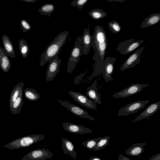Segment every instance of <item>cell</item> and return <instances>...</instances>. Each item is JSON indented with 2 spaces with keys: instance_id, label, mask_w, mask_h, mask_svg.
I'll return each instance as SVG.
<instances>
[{
  "instance_id": "cb8c5ba5",
  "label": "cell",
  "mask_w": 160,
  "mask_h": 160,
  "mask_svg": "<svg viewBox=\"0 0 160 160\" xmlns=\"http://www.w3.org/2000/svg\"><path fill=\"white\" fill-rule=\"evenodd\" d=\"M25 84L22 81L15 85L12 91L9 99V105H11L17 98L19 95L23 92Z\"/></svg>"
},
{
  "instance_id": "ffe728a7",
  "label": "cell",
  "mask_w": 160,
  "mask_h": 160,
  "mask_svg": "<svg viewBox=\"0 0 160 160\" xmlns=\"http://www.w3.org/2000/svg\"><path fill=\"white\" fill-rule=\"evenodd\" d=\"M146 144V142L133 144L125 152V153L132 156H138L144 152V147Z\"/></svg>"
},
{
  "instance_id": "83f0119b",
  "label": "cell",
  "mask_w": 160,
  "mask_h": 160,
  "mask_svg": "<svg viewBox=\"0 0 160 160\" xmlns=\"http://www.w3.org/2000/svg\"><path fill=\"white\" fill-rule=\"evenodd\" d=\"M19 48L22 58H27L29 51V46L25 40L21 39L19 41Z\"/></svg>"
},
{
  "instance_id": "ba28073f",
  "label": "cell",
  "mask_w": 160,
  "mask_h": 160,
  "mask_svg": "<svg viewBox=\"0 0 160 160\" xmlns=\"http://www.w3.org/2000/svg\"><path fill=\"white\" fill-rule=\"evenodd\" d=\"M53 154L45 148L37 149L28 152L22 160H45L52 157Z\"/></svg>"
},
{
  "instance_id": "1f68e13d",
  "label": "cell",
  "mask_w": 160,
  "mask_h": 160,
  "mask_svg": "<svg viewBox=\"0 0 160 160\" xmlns=\"http://www.w3.org/2000/svg\"><path fill=\"white\" fill-rule=\"evenodd\" d=\"M88 0H75L72 1L70 4L71 5L77 7L79 9L82 8L88 2Z\"/></svg>"
},
{
  "instance_id": "7a4b0ae2",
  "label": "cell",
  "mask_w": 160,
  "mask_h": 160,
  "mask_svg": "<svg viewBox=\"0 0 160 160\" xmlns=\"http://www.w3.org/2000/svg\"><path fill=\"white\" fill-rule=\"evenodd\" d=\"M69 35V32L64 31L58 34L40 56L39 65L41 67L54 57L61 50Z\"/></svg>"
},
{
  "instance_id": "e575fe53",
  "label": "cell",
  "mask_w": 160,
  "mask_h": 160,
  "mask_svg": "<svg viewBox=\"0 0 160 160\" xmlns=\"http://www.w3.org/2000/svg\"><path fill=\"white\" fill-rule=\"evenodd\" d=\"M118 160H130L128 157L121 154L118 155Z\"/></svg>"
},
{
  "instance_id": "5bb4252c",
  "label": "cell",
  "mask_w": 160,
  "mask_h": 160,
  "mask_svg": "<svg viewBox=\"0 0 160 160\" xmlns=\"http://www.w3.org/2000/svg\"><path fill=\"white\" fill-rule=\"evenodd\" d=\"M62 125L65 130L71 133L83 134L93 132L92 130L82 125L67 122L62 123Z\"/></svg>"
},
{
  "instance_id": "4dcf8cb0",
  "label": "cell",
  "mask_w": 160,
  "mask_h": 160,
  "mask_svg": "<svg viewBox=\"0 0 160 160\" xmlns=\"http://www.w3.org/2000/svg\"><path fill=\"white\" fill-rule=\"evenodd\" d=\"M108 27L109 30L113 33L116 34L121 30V27L118 22L113 20L108 23Z\"/></svg>"
},
{
  "instance_id": "277c9868",
  "label": "cell",
  "mask_w": 160,
  "mask_h": 160,
  "mask_svg": "<svg viewBox=\"0 0 160 160\" xmlns=\"http://www.w3.org/2000/svg\"><path fill=\"white\" fill-rule=\"evenodd\" d=\"M82 55V46L80 38L78 37L70 54L68 63L67 72L71 73L74 69L76 65L80 60Z\"/></svg>"
},
{
  "instance_id": "2e32d148",
  "label": "cell",
  "mask_w": 160,
  "mask_h": 160,
  "mask_svg": "<svg viewBox=\"0 0 160 160\" xmlns=\"http://www.w3.org/2000/svg\"><path fill=\"white\" fill-rule=\"evenodd\" d=\"M80 38L82 46V55H87L90 50L92 40V36L90 34L89 28L84 29Z\"/></svg>"
},
{
  "instance_id": "52a82bcc",
  "label": "cell",
  "mask_w": 160,
  "mask_h": 160,
  "mask_svg": "<svg viewBox=\"0 0 160 160\" xmlns=\"http://www.w3.org/2000/svg\"><path fill=\"white\" fill-rule=\"evenodd\" d=\"M58 101L61 105L66 108L72 114L83 118L93 121H96V119L90 115L86 111L80 107L71 103L66 100L62 101L58 99Z\"/></svg>"
},
{
  "instance_id": "7c38bea8",
  "label": "cell",
  "mask_w": 160,
  "mask_h": 160,
  "mask_svg": "<svg viewBox=\"0 0 160 160\" xmlns=\"http://www.w3.org/2000/svg\"><path fill=\"white\" fill-rule=\"evenodd\" d=\"M116 59V58L114 57H107L104 60L102 67V73L103 78L106 82L114 80L111 76L113 72L114 64Z\"/></svg>"
},
{
  "instance_id": "44dd1931",
  "label": "cell",
  "mask_w": 160,
  "mask_h": 160,
  "mask_svg": "<svg viewBox=\"0 0 160 160\" xmlns=\"http://www.w3.org/2000/svg\"><path fill=\"white\" fill-rule=\"evenodd\" d=\"M11 66L8 56L0 46V68L3 72H7L10 70Z\"/></svg>"
},
{
  "instance_id": "e0dca14e",
  "label": "cell",
  "mask_w": 160,
  "mask_h": 160,
  "mask_svg": "<svg viewBox=\"0 0 160 160\" xmlns=\"http://www.w3.org/2000/svg\"><path fill=\"white\" fill-rule=\"evenodd\" d=\"M98 80H95L91 86L87 88L86 94L88 97L96 103L101 104V96L98 92L97 88Z\"/></svg>"
},
{
  "instance_id": "f546056e",
  "label": "cell",
  "mask_w": 160,
  "mask_h": 160,
  "mask_svg": "<svg viewBox=\"0 0 160 160\" xmlns=\"http://www.w3.org/2000/svg\"><path fill=\"white\" fill-rule=\"evenodd\" d=\"M101 138V137H99L92 139H88L82 142V144L89 150H93L97 142Z\"/></svg>"
},
{
  "instance_id": "4fadbf2b",
  "label": "cell",
  "mask_w": 160,
  "mask_h": 160,
  "mask_svg": "<svg viewBox=\"0 0 160 160\" xmlns=\"http://www.w3.org/2000/svg\"><path fill=\"white\" fill-rule=\"evenodd\" d=\"M145 47L138 49L132 53L123 63L120 67L121 71L128 68H132L140 62V58L141 53Z\"/></svg>"
},
{
  "instance_id": "8d00e7d4",
  "label": "cell",
  "mask_w": 160,
  "mask_h": 160,
  "mask_svg": "<svg viewBox=\"0 0 160 160\" xmlns=\"http://www.w3.org/2000/svg\"><path fill=\"white\" fill-rule=\"evenodd\" d=\"M27 2L33 3L36 1V0H21Z\"/></svg>"
},
{
  "instance_id": "ac0fdd59",
  "label": "cell",
  "mask_w": 160,
  "mask_h": 160,
  "mask_svg": "<svg viewBox=\"0 0 160 160\" xmlns=\"http://www.w3.org/2000/svg\"><path fill=\"white\" fill-rule=\"evenodd\" d=\"M62 149L64 154L70 156L74 159L77 156V152L75 151V147L73 143L69 140L62 138L61 139Z\"/></svg>"
},
{
  "instance_id": "5b68a950",
  "label": "cell",
  "mask_w": 160,
  "mask_h": 160,
  "mask_svg": "<svg viewBox=\"0 0 160 160\" xmlns=\"http://www.w3.org/2000/svg\"><path fill=\"white\" fill-rule=\"evenodd\" d=\"M150 100L145 101L138 100L132 102L120 108L118 114V116H126L135 113L139 110L144 108Z\"/></svg>"
},
{
  "instance_id": "6da1fadb",
  "label": "cell",
  "mask_w": 160,
  "mask_h": 160,
  "mask_svg": "<svg viewBox=\"0 0 160 160\" xmlns=\"http://www.w3.org/2000/svg\"><path fill=\"white\" fill-rule=\"evenodd\" d=\"M108 45L105 31L101 26H96L92 36V46L95 51L92 59L95 61L92 78L96 77L102 73V64Z\"/></svg>"
},
{
  "instance_id": "f1b7e54d",
  "label": "cell",
  "mask_w": 160,
  "mask_h": 160,
  "mask_svg": "<svg viewBox=\"0 0 160 160\" xmlns=\"http://www.w3.org/2000/svg\"><path fill=\"white\" fill-rule=\"evenodd\" d=\"M110 138V137L109 136L101 137L97 142L93 151L100 150L108 145Z\"/></svg>"
},
{
  "instance_id": "3957f363",
  "label": "cell",
  "mask_w": 160,
  "mask_h": 160,
  "mask_svg": "<svg viewBox=\"0 0 160 160\" xmlns=\"http://www.w3.org/2000/svg\"><path fill=\"white\" fill-rule=\"evenodd\" d=\"M45 138L43 134L28 135L18 138L5 145L3 147L14 150L28 147Z\"/></svg>"
},
{
  "instance_id": "603a6c76",
  "label": "cell",
  "mask_w": 160,
  "mask_h": 160,
  "mask_svg": "<svg viewBox=\"0 0 160 160\" xmlns=\"http://www.w3.org/2000/svg\"><path fill=\"white\" fill-rule=\"evenodd\" d=\"M22 96V92L19 95L15 101L9 105L10 110L13 114H18L20 112L24 103Z\"/></svg>"
},
{
  "instance_id": "7402d4cb",
  "label": "cell",
  "mask_w": 160,
  "mask_h": 160,
  "mask_svg": "<svg viewBox=\"0 0 160 160\" xmlns=\"http://www.w3.org/2000/svg\"><path fill=\"white\" fill-rule=\"evenodd\" d=\"M160 21V13L152 14L144 19L140 27L142 28H147L156 24Z\"/></svg>"
},
{
  "instance_id": "4316f807",
  "label": "cell",
  "mask_w": 160,
  "mask_h": 160,
  "mask_svg": "<svg viewBox=\"0 0 160 160\" xmlns=\"http://www.w3.org/2000/svg\"><path fill=\"white\" fill-rule=\"evenodd\" d=\"M89 15L93 19L98 20L105 18L107 14L102 10L97 8L91 10Z\"/></svg>"
},
{
  "instance_id": "d4e9b609",
  "label": "cell",
  "mask_w": 160,
  "mask_h": 160,
  "mask_svg": "<svg viewBox=\"0 0 160 160\" xmlns=\"http://www.w3.org/2000/svg\"><path fill=\"white\" fill-rule=\"evenodd\" d=\"M25 97L29 101H34L38 100L41 96L35 89L30 88H26L24 91Z\"/></svg>"
},
{
  "instance_id": "d6a6232c",
  "label": "cell",
  "mask_w": 160,
  "mask_h": 160,
  "mask_svg": "<svg viewBox=\"0 0 160 160\" xmlns=\"http://www.w3.org/2000/svg\"><path fill=\"white\" fill-rule=\"evenodd\" d=\"M20 25L23 32H26L31 28L30 24L25 19H22L21 20Z\"/></svg>"
},
{
  "instance_id": "30bf717a",
  "label": "cell",
  "mask_w": 160,
  "mask_h": 160,
  "mask_svg": "<svg viewBox=\"0 0 160 160\" xmlns=\"http://www.w3.org/2000/svg\"><path fill=\"white\" fill-rule=\"evenodd\" d=\"M58 53L54 57L51 59L48 62L49 64L46 72V80L47 81H51L55 77L59 71V67L61 59L58 57Z\"/></svg>"
},
{
  "instance_id": "836d02e7",
  "label": "cell",
  "mask_w": 160,
  "mask_h": 160,
  "mask_svg": "<svg viewBox=\"0 0 160 160\" xmlns=\"http://www.w3.org/2000/svg\"><path fill=\"white\" fill-rule=\"evenodd\" d=\"M149 160H160V154L154 155Z\"/></svg>"
},
{
  "instance_id": "8fae6325",
  "label": "cell",
  "mask_w": 160,
  "mask_h": 160,
  "mask_svg": "<svg viewBox=\"0 0 160 160\" xmlns=\"http://www.w3.org/2000/svg\"><path fill=\"white\" fill-rule=\"evenodd\" d=\"M69 94L77 103L88 109L97 110L96 104L85 95L78 92L71 91Z\"/></svg>"
},
{
  "instance_id": "9a60e30c",
  "label": "cell",
  "mask_w": 160,
  "mask_h": 160,
  "mask_svg": "<svg viewBox=\"0 0 160 160\" xmlns=\"http://www.w3.org/2000/svg\"><path fill=\"white\" fill-rule=\"evenodd\" d=\"M160 109V101L152 103L146 107L145 110L135 118L132 122L139 121L145 118L148 119L149 117L155 114Z\"/></svg>"
},
{
  "instance_id": "8992f818",
  "label": "cell",
  "mask_w": 160,
  "mask_h": 160,
  "mask_svg": "<svg viewBox=\"0 0 160 160\" xmlns=\"http://www.w3.org/2000/svg\"><path fill=\"white\" fill-rule=\"evenodd\" d=\"M148 84H132L125 89L115 93L112 97L117 98L130 96L141 92L143 88L148 87Z\"/></svg>"
},
{
  "instance_id": "d6986e66",
  "label": "cell",
  "mask_w": 160,
  "mask_h": 160,
  "mask_svg": "<svg viewBox=\"0 0 160 160\" xmlns=\"http://www.w3.org/2000/svg\"><path fill=\"white\" fill-rule=\"evenodd\" d=\"M3 50L7 55L12 58L15 57V51L11 40L8 36L3 34L2 38Z\"/></svg>"
},
{
  "instance_id": "d590c367",
  "label": "cell",
  "mask_w": 160,
  "mask_h": 160,
  "mask_svg": "<svg viewBox=\"0 0 160 160\" xmlns=\"http://www.w3.org/2000/svg\"><path fill=\"white\" fill-rule=\"evenodd\" d=\"M88 160H102L99 158L97 157H92Z\"/></svg>"
},
{
  "instance_id": "9c48e42d",
  "label": "cell",
  "mask_w": 160,
  "mask_h": 160,
  "mask_svg": "<svg viewBox=\"0 0 160 160\" xmlns=\"http://www.w3.org/2000/svg\"><path fill=\"white\" fill-rule=\"evenodd\" d=\"M144 41V39L136 41L135 39L126 40L119 43L116 49L120 54L126 55L139 47Z\"/></svg>"
},
{
  "instance_id": "484cf974",
  "label": "cell",
  "mask_w": 160,
  "mask_h": 160,
  "mask_svg": "<svg viewBox=\"0 0 160 160\" xmlns=\"http://www.w3.org/2000/svg\"><path fill=\"white\" fill-rule=\"evenodd\" d=\"M55 8V6L53 4H46L41 6L38 11L42 15H47L49 17L54 11Z\"/></svg>"
}]
</instances>
